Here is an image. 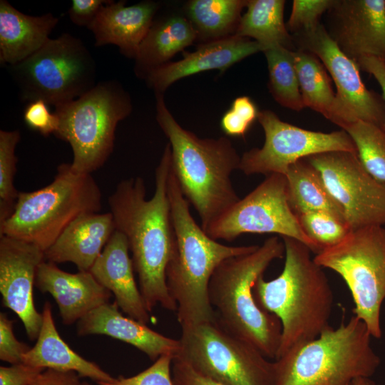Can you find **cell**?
<instances>
[{
  "label": "cell",
  "instance_id": "1",
  "mask_svg": "<svg viewBox=\"0 0 385 385\" xmlns=\"http://www.w3.org/2000/svg\"><path fill=\"white\" fill-rule=\"evenodd\" d=\"M170 168L168 143L155 169V189L150 199L145 198L146 188L140 177L121 180L108 197L115 230L128 240L139 289L150 313L157 304L167 310H177L165 275L175 241L168 194Z\"/></svg>",
  "mask_w": 385,
  "mask_h": 385
},
{
  "label": "cell",
  "instance_id": "2",
  "mask_svg": "<svg viewBox=\"0 0 385 385\" xmlns=\"http://www.w3.org/2000/svg\"><path fill=\"white\" fill-rule=\"evenodd\" d=\"M284 264L279 276L260 277L253 287L258 306L275 315L282 324L277 357L310 342L329 325L333 293L323 268L302 242L282 237Z\"/></svg>",
  "mask_w": 385,
  "mask_h": 385
},
{
  "label": "cell",
  "instance_id": "3",
  "mask_svg": "<svg viewBox=\"0 0 385 385\" xmlns=\"http://www.w3.org/2000/svg\"><path fill=\"white\" fill-rule=\"evenodd\" d=\"M168 194L175 241L166 268V284L177 305V320L182 329L216 318L208 294L213 272L225 260L253 252L259 245L229 246L210 237L191 215L189 202L171 168Z\"/></svg>",
  "mask_w": 385,
  "mask_h": 385
},
{
  "label": "cell",
  "instance_id": "4",
  "mask_svg": "<svg viewBox=\"0 0 385 385\" xmlns=\"http://www.w3.org/2000/svg\"><path fill=\"white\" fill-rule=\"evenodd\" d=\"M156 94V120L171 149V169L183 195L191 203L204 231L240 197L230 176L239 169L240 155L225 137L200 138L183 128Z\"/></svg>",
  "mask_w": 385,
  "mask_h": 385
},
{
  "label": "cell",
  "instance_id": "5",
  "mask_svg": "<svg viewBox=\"0 0 385 385\" xmlns=\"http://www.w3.org/2000/svg\"><path fill=\"white\" fill-rule=\"evenodd\" d=\"M284 255L277 237L267 239L255 251L229 257L216 268L208 294L219 322L229 331L256 347L269 359L277 357L282 324L256 302L253 287L270 265Z\"/></svg>",
  "mask_w": 385,
  "mask_h": 385
},
{
  "label": "cell",
  "instance_id": "6",
  "mask_svg": "<svg viewBox=\"0 0 385 385\" xmlns=\"http://www.w3.org/2000/svg\"><path fill=\"white\" fill-rule=\"evenodd\" d=\"M371 337L355 315L330 326L274 361L273 385H351L358 377L370 378L381 362Z\"/></svg>",
  "mask_w": 385,
  "mask_h": 385
},
{
  "label": "cell",
  "instance_id": "7",
  "mask_svg": "<svg viewBox=\"0 0 385 385\" xmlns=\"http://www.w3.org/2000/svg\"><path fill=\"white\" fill-rule=\"evenodd\" d=\"M101 208L102 192L91 174L61 163L50 184L19 192L12 215L0 225V237L26 242L45 252L76 218Z\"/></svg>",
  "mask_w": 385,
  "mask_h": 385
},
{
  "label": "cell",
  "instance_id": "8",
  "mask_svg": "<svg viewBox=\"0 0 385 385\" xmlns=\"http://www.w3.org/2000/svg\"><path fill=\"white\" fill-rule=\"evenodd\" d=\"M132 111L129 94L115 80L98 83L82 96L55 107L58 128L54 135L71 145V165L91 174L111 155L118 123Z\"/></svg>",
  "mask_w": 385,
  "mask_h": 385
},
{
  "label": "cell",
  "instance_id": "9",
  "mask_svg": "<svg viewBox=\"0 0 385 385\" xmlns=\"http://www.w3.org/2000/svg\"><path fill=\"white\" fill-rule=\"evenodd\" d=\"M9 72L21 101L41 100L54 107L72 101L96 83V63L78 37L63 33L49 38L36 53Z\"/></svg>",
  "mask_w": 385,
  "mask_h": 385
},
{
  "label": "cell",
  "instance_id": "10",
  "mask_svg": "<svg viewBox=\"0 0 385 385\" xmlns=\"http://www.w3.org/2000/svg\"><path fill=\"white\" fill-rule=\"evenodd\" d=\"M314 260L342 277L355 304L354 315L365 323L372 337L380 338L381 307L385 299V227L350 230L338 244L317 254Z\"/></svg>",
  "mask_w": 385,
  "mask_h": 385
},
{
  "label": "cell",
  "instance_id": "11",
  "mask_svg": "<svg viewBox=\"0 0 385 385\" xmlns=\"http://www.w3.org/2000/svg\"><path fill=\"white\" fill-rule=\"evenodd\" d=\"M179 356L222 385H273L274 361L217 319L181 329Z\"/></svg>",
  "mask_w": 385,
  "mask_h": 385
},
{
  "label": "cell",
  "instance_id": "12",
  "mask_svg": "<svg viewBox=\"0 0 385 385\" xmlns=\"http://www.w3.org/2000/svg\"><path fill=\"white\" fill-rule=\"evenodd\" d=\"M205 232L213 240L229 242L245 233H275L302 242L315 255L322 251L303 231L289 203L286 177L277 173L267 175Z\"/></svg>",
  "mask_w": 385,
  "mask_h": 385
},
{
  "label": "cell",
  "instance_id": "13",
  "mask_svg": "<svg viewBox=\"0 0 385 385\" xmlns=\"http://www.w3.org/2000/svg\"><path fill=\"white\" fill-rule=\"evenodd\" d=\"M257 120L265 133V143L242 155L238 170L246 175H285L292 165L311 155L332 151L356 152L353 140L342 129L332 133L306 130L282 121L270 110L259 111Z\"/></svg>",
  "mask_w": 385,
  "mask_h": 385
},
{
  "label": "cell",
  "instance_id": "14",
  "mask_svg": "<svg viewBox=\"0 0 385 385\" xmlns=\"http://www.w3.org/2000/svg\"><path fill=\"white\" fill-rule=\"evenodd\" d=\"M292 36L297 50L314 53L336 85L333 123L343 130L349 124L361 120L384 129L385 102L382 95L365 86L358 64L340 50L325 26L320 24L313 31Z\"/></svg>",
  "mask_w": 385,
  "mask_h": 385
},
{
  "label": "cell",
  "instance_id": "15",
  "mask_svg": "<svg viewBox=\"0 0 385 385\" xmlns=\"http://www.w3.org/2000/svg\"><path fill=\"white\" fill-rule=\"evenodd\" d=\"M305 159L342 208L350 230L385 227V183L367 173L356 152L332 151Z\"/></svg>",
  "mask_w": 385,
  "mask_h": 385
},
{
  "label": "cell",
  "instance_id": "16",
  "mask_svg": "<svg viewBox=\"0 0 385 385\" xmlns=\"http://www.w3.org/2000/svg\"><path fill=\"white\" fill-rule=\"evenodd\" d=\"M44 252L35 245L0 237V292L3 305L21 320L30 340H36L43 317L35 307L34 287Z\"/></svg>",
  "mask_w": 385,
  "mask_h": 385
},
{
  "label": "cell",
  "instance_id": "17",
  "mask_svg": "<svg viewBox=\"0 0 385 385\" xmlns=\"http://www.w3.org/2000/svg\"><path fill=\"white\" fill-rule=\"evenodd\" d=\"M327 13V31L347 57L385 59V0H335Z\"/></svg>",
  "mask_w": 385,
  "mask_h": 385
},
{
  "label": "cell",
  "instance_id": "18",
  "mask_svg": "<svg viewBox=\"0 0 385 385\" xmlns=\"http://www.w3.org/2000/svg\"><path fill=\"white\" fill-rule=\"evenodd\" d=\"M262 51L252 39L237 36L205 42L177 61H169L150 71L145 77L155 93H162L173 83L200 72L218 69L223 72L246 57Z\"/></svg>",
  "mask_w": 385,
  "mask_h": 385
},
{
  "label": "cell",
  "instance_id": "19",
  "mask_svg": "<svg viewBox=\"0 0 385 385\" xmlns=\"http://www.w3.org/2000/svg\"><path fill=\"white\" fill-rule=\"evenodd\" d=\"M35 287L53 297L65 325L77 323L94 309L108 303L111 294L90 271L70 273L46 260L38 267Z\"/></svg>",
  "mask_w": 385,
  "mask_h": 385
},
{
  "label": "cell",
  "instance_id": "20",
  "mask_svg": "<svg viewBox=\"0 0 385 385\" xmlns=\"http://www.w3.org/2000/svg\"><path fill=\"white\" fill-rule=\"evenodd\" d=\"M76 333L84 337L100 334L129 344L155 361L163 354L176 356L180 351V339L161 334L131 317H125L117 304H104L76 323Z\"/></svg>",
  "mask_w": 385,
  "mask_h": 385
},
{
  "label": "cell",
  "instance_id": "21",
  "mask_svg": "<svg viewBox=\"0 0 385 385\" xmlns=\"http://www.w3.org/2000/svg\"><path fill=\"white\" fill-rule=\"evenodd\" d=\"M129 251L125 236L115 230L90 272L113 293L115 302L128 317L147 325L150 312L136 284Z\"/></svg>",
  "mask_w": 385,
  "mask_h": 385
},
{
  "label": "cell",
  "instance_id": "22",
  "mask_svg": "<svg viewBox=\"0 0 385 385\" xmlns=\"http://www.w3.org/2000/svg\"><path fill=\"white\" fill-rule=\"evenodd\" d=\"M160 9V4L143 1L126 6L125 1L104 4L88 29L93 33L96 46L113 44L122 55L135 58Z\"/></svg>",
  "mask_w": 385,
  "mask_h": 385
},
{
  "label": "cell",
  "instance_id": "23",
  "mask_svg": "<svg viewBox=\"0 0 385 385\" xmlns=\"http://www.w3.org/2000/svg\"><path fill=\"white\" fill-rule=\"evenodd\" d=\"M115 230L111 212L83 215L44 252L45 260L55 264L72 262L78 271H90Z\"/></svg>",
  "mask_w": 385,
  "mask_h": 385
},
{
  "label": "cell",
  "instance_id": "24",
  "mask_svg": "<svg viewBox=\"0 0 385 385\" xmlns=\"http://www.w3.org/2000/svg\"><path fill=\"white\" fill-rule=\"evenodd\" d=\"M59 21L51 13L25 14L6 0L0 1V63L13 66L29 58L50 38Z\"/></svg>",
  "mask_w": 385,
  "mask_h": 385
},
{
  "label": "cell",
  "instance_id": "25",
  "mask_svg": "<svg viewBox=\"0 0 385 385\" xmlns=\"http://www.w3.org/2000/svg\"><path fill=\"white\" fill-rule=\"evenodd\" d=\"M42 325L33 347L22 356V362L43 369L76 372L97 384L108 381L113 376L96 363L74 351L61 338L52 314L51 304L45 302L42 311Z\"/></svg>",
  "mask_w": 385,
  "mask_h": 385
},
{
  "label": "cell",
  "instance_id": "26",
  "mask_svg": "<svg viewBox=\"0 0 385 385\" xmlns=\"http://www.w3.org/2000/svg\"><path fill=\"white\" fill-rule=\"evenodd\" d=\"M197 38L187 17L174 14L159 18L155 16L134 59L135 73L145 78L150 71L170 61Z\"/></svg>",
  "mask_w": 385,
  "mask_h": 385
},
{
  "label": "cell",
  "instance_id": "27",
  "mask_svg": "<svg viewBox=\"0 0 385 385\" xmlns=\"http://www.w3.org/2000/svg\"><path fill=\"white\" fill-rule=\"evenodd\" d=\"M284 0H249L235 36L253 38L262 48L281 46L295 51L292 35L284 21Z\"/></svg>",
  "mask_w": 385,
  "mask_h": 385
},
{
  "label": "cell",
  "instance_id": "28",
  "mask_svg": "<svg viewBox=\"0 0 385 385\" xmlns=\"http://www.w3.org/2000/svg\"><path fill=\"white\" fill-rule=\"evenodd\" d=\"M285 177L289 203L296 215L324 212L346 223L342 208L327 190L319 173L305 158L292 165Z\"/></svg>",
  "mask_w": 385,
  "mask_h": 385
},
{
  "label": "cell",
  "instance_id": "29",
  "mask_svg": "<svg viewBox=\"0 0 385 385\" xmlns=\"http://www.w3.org/2000/svg\"><path fill=\"white\" fill-rule=\"evenodd\" d=\"M247 4L245 0H192L185 11L197 38L208 42L234 36Z\"/></svg>",
  "mask_w": 385,
  "mask_h": 385
},
{
  "label": "cell",
  "instance_id": "30",
  "mask_svg": "<svg viewBox=\"0 0 385 385\" xmlns=\"http://www.w3.org/2000/svg\"><path fill=\"white\" fill-rule=\"evenodd\" d=\"M294 61L304 107L333 123L336 93L326 68L314 53L307 51L295 50Z\"/></svg>",
  "mask_w": 385,
  "mask_h": 385
},
{
  "label": "cell",
  "instance_id": "31",
  "mask_svg": "<svg viewBox=\"0 0 385 385\" xmlns=\"http://www.w3.org/2000/svg\"><path fill=\"white\" fill-rule=\"evenodd\" d=\"M269 72V89L282 106L300 111L303 103L294 61V51L281 46L263 51Z\"/></svg>",
  "mask_w": 385,
  "mask_h": 385
},
{
  "label": "cell",
  "instance_id": "32",
  "mask_svg": "<svg viewBox=\"0 0 385 385\" xmlns=\"http://www.w3.org/2000/svg\"><path fill=\"white\" fill-rule=\"evenodd\" d=\"M344 130L353 140L359 159L369 174L385 183V130L361 120Z\"/></svg>",
  "mask_w": 385,
  "mask_h": 385
},
{
  "label": "cell",
  "instance_id": "33",
  "mask_svg": "<svg viewBox=\"0 0 385 385\" xmlns=\"http://www.w3.org/2000/svg\"><path fill=\"white\" fill-rule=\"evenodd\" d=\"M20 139L19 130H0V225L12 215L19 193L14 183Z\"/></svg>",
  "mask_w": 385,
  "mask_h": 385
},
{
  "label": "cell",
  "instance_id": "34",
  "mask_svg": "<svg viewBox=\"0 0 385 385\" xmlns=\"http://www.w3.org/2000/svg\"><path fill=\"white\" fill-rule=\"evenodd\" d=\"M297 216L306 235L322 250L338 244L350 231L345 222L327 212L309 211Z\"/></svg>",
  "mask_w": 385,
  "mask_h": 385
},
{
  "label": "cell",
  "instance_id": "35",
  "mask_svg": "<svg viewBox=\"0 0 385 385\" xmlns=\"http://www.w3.org/2000/svg\"><path fill=\"white\" fill-rule=\"evenodd\" d=\"M335 0H294L290 16L286 24L293 36L316 29L322 14L327 12Z\"/></svg>",
  "mask_w": 385,
  "mask_h": 385
},
{
  "label": "cell",
  "instance_id": "36",
  "mask_svg": "<svg viewBox=\"0 0 385 385\" xmlns=\"http://www.w3.org/2000/svg\"><path fill=\"white\" fill-rule=\"evenodd\" d=\"M174 356L161 355L146 369L132 376L113 377L98 385H174L172 377V364Z\"/></svg>",
  "mask_w": 385,
  "mask_h": 385
},
{
  "label": "cell",
  "instance_id": "37",
  "mask_svg": "<svg viewBox=\"0 0 385 385\" xmlns=\"http://www.w3.org/2000/svg\"><path fill=\"white\" fill-rule=\"evenodd\" d=\"M258 113L256 106L249 97H237L222 115L220 127L227 135L243 137L257 118Z\"/></svg>",
  "mask_w": 385,
  "mask_h": 385
},
{
  "label": "cell",
  "instance_id": "38",
  "mask_svg": "<svg viewBox=\"0 0 385 385\" xmlns=\"http://www.w3.org/2000/svg\"><path fill=\"white\" fill-rule=\"evenodd\" d=\"M14 320L0 314V359L11 364L22 362V356L31 347L19 341L13 330Z\"/></svg>",
  "mask_w": 385,
  "mask_h": 385
},
{
  "label": "cell",
  "instance_id": "39",
  "mask_svg": "<svg viewBox=\"0 0 385 385\" xmlns=\"http://www.w3.org/2000/svg\"><path fill=\"white\" fill-rule=\"evenodd\" d=\"M25 123L43 136L54 135L58 120L54 113H51L48 104L41 100L28 103L24 111Z\"/></svg>",
  "mask_w": 385,
  "mask_h": 385
},
{
  "label": "cell",
  "instance_id": "40",
  "mask_svg": "<svg viewBox=\"0 0 385 385\" xmlns=\"http://www.w3.org/2000/svg\"><path fill=\"white\" fill-rule=\"evenodd\" d=\"M46 369L24 362L0 366V385H29Z\"/></svg>",
  "mask_w": 385,
  "mask_h": 385
},
{
  "label": "cell",
  "instance_id": "41",
  "mask_svg": "<svg viewBox=\"0 0 385 385\" xmlns=\"http://www.w3.org/2000/svg\"><path fill=\"white\" fill-rule=\"evenodd\" d=\"M172 377L174 385H222L200 373L179 356L173 359Z\"/></svg>",
  "mask_w": 385,
  "mask_h": 385
},
{
  "label": "cell",
  "instance_id": "42",
  "mask_svg": "<svg viewBox=\"0 0 385 385\" xmlns=\"http://www.w3.org/2000/svg\"><path fill=\"white\" fill-rule=\"evenodd\" d=\"M111 0H73L68 10L71 21L79 26L88 27L103 5Z\"/></svg>",
  "mask_w": 385,
  "mask_h": 385
},
{
  "label": "cell",
  "instance_id": "43",
  "mask_svg": "<svg viewBox=\"0 0 385 385\" xmlns=\"http://www.w3.org/2000/svg\"><path fill=\"white\" fill-rule=\"evenodd\" d=\"M29 385H83L75 371L46 369Z\"/></svg>",
  "mask_w": 385,
  "mask_h": 385
},
{
  "label": "cell",
  "instance_id": "44",
  "mask_svg": "<svg viewBox=\"0 0 385 385\" xmlns=\"http://www.w3.org/2000/svg\"><path fill=\"white\" fill-rule=\"evenodd\" d=\"M357 64L360 70L371 74L378 82L385 102V65L384 60L376 57L366 56L359 59ZM384 130H385V125Z\"/></svg>",
  "mask_w": 385,
  "mask_h": 385
},
{
  "label": "cell",
  "instance_id": "45",
  "mask_svg": "<svg viewBox=\"0 0 385 385\" xmlns=\"http://www.w3.org/2000/svg\"><path fill=\"white\" fill-rule=\"evenodd\" d=\"M351 385H380V384H376L370 378L358 377L352 381Z\"/></svg>",
  "mask_w": 385,
  "mask_h": 385
},
{
  "label": "cell",
  "instance_id": "46",
  "mask_svg": "<svg viewBox=\"0 0 385 385\" xmlns=\"http://www.w3.org/2000/svg\"><path fill=\"white\" fill-rule=\"evenodd\" d=\"M83 385H91V384H88L87 382H83Z\"/></svg>",
  "mask_w": 385,
  "mask_h": 385
},
{
  "label": "cell",
  "instance_id": "47",
  "mask_svg": "<svg viewBox=\"0 0 385 385\" xmlns=\"http://www.w3.org/2000/svg\"><path fill=\"white\" fill-rule=\"evenodd\" d=\"M384 65H385V59L384 60Z\"/></svg>",
  "mask_w": 385,
  "mask_h": 385
}]
</instances>
